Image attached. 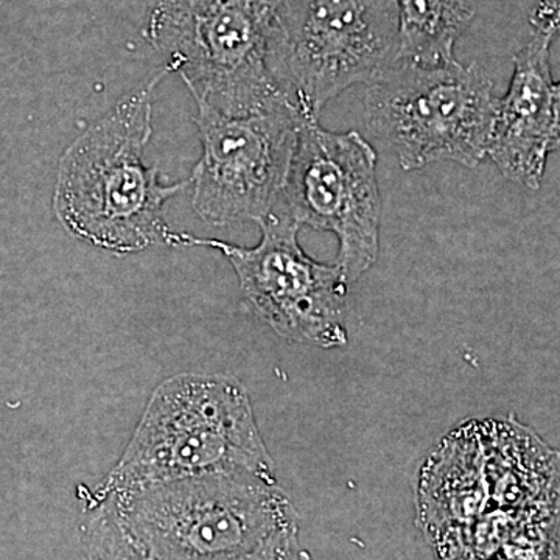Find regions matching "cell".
I'll use <instances>...</instances> for the list:
<instances>
[{"label":"cell","instance_id":"4fadbf2b","mask_svg":"<svg viewBox=\"0 0 560 560\" xmlns=\"http://www.w3.org/2000/svg\"><path fill=\"white\" fill-rule=\"evenodd\" d=\"M237 560H311V552L302 547L300 530L294 528L278 534L256 551Z\"/></svg>","mask_w":560,"mask_h":560},{"label":"cell","instance_id":"277c9868","mask_svg":"<svg viewBox=\"0 0 560 560\" xmlns=\"http://www.w3.org/2000/svg\"><path fill=\"white\" fill-rule=\"evenodd\" d=\"M283 0H154L143 36L197 105L246 114L287 102L268 70Z\"/></svg>","mask_w":560,"mask_h":560},{"label":"cell","instance_id":"7c38bea8","mask_svg":"<svg viewBox=\"0 0 560 560\" xmlns=\"http://www.w3.org/2000/svg\"><path fill=\"white\" fill-rule=\"evenodd\" d=\"M83 547L86 560H156L124 525L109 500L86 501Z\"/></svg>","mask_w":560,"mask_h":560},{"label":"cell","instance_id":"5bb4252c","mask_svg":"<svg viewBox=\"0 0 560 560\" xmlns=\"http://www.w3.org/2000/svg\"><path fill=\"white\" fill-rule=\"evenodd\" d=\"M560 0H536L530 24L534 31L558 33Z\"/></svg>","mask_w":560,"mask_h":560},{"label":"cell","instance_id":"8fae6325","mask_svg":"<svg viewBox=\"0 0 560 560\" xmlns=\"http://www.w3.org/2000/svg\"><path fill=\"white\" fill-rule=\"evenodd\" d=\"M397 61L441 66L455 61L456 40L469 27L477 0H396Z\"/></svg>","mask_w":560,"mask_h":560},{"label":"cell","instance_id":"ba28073f","mask_svg":"<svg viewBox=\"0 0 560 560\" xmlns=\"http://www.w3.org/2000/svg\"><path fill=\"white\" fill-rule=\"evenodd\" d=\"M377 151L359 131L335 132L302 121L280 208L300 226L338 238L337 265L349 285L381 253Z\"/></svg>","mask_w":560,"mask_h":560},{"label":"cell","instance_id":"9c48e42d","mask_svg":"<svg viewBox=\"0 0 560 560\" xmlns=\"http://www.w3.org/2000/svg\"><path fill=\"white\" fill-rule=\"evenodd\" d=\"M197 106L201 156L187 179L195 213L215 228L259 223L282 205L304 120L287 102L246 114Z\"/></svg>","mask_w":560,"mask_h":560},{"label":"cell","instance_id":"6da1fadb","mask_svg":"<svg viewBox=\"0 0 560 560\" xmlns=\"http://www.w3.org/2000/svg\"><path fill=\"white\" fill-rule=\"evenodd\" d=\"M171 73L167 66L154 72L62 151L51 208L80 242L114 254L180 246L164 208L189 184L162 183L160 171L145 165L154 92Z\"/></svg>","mask_w":560,"mask_h":560},{"label":"cell","instance_id":"30bf717a","mask_svg":"<svg viewBox=\"0 0 560 560\" xmlns=\"http://www.w3.org/2000/svg\"><path fill=\"white\" fill-rule=\"evenodd\" d=\"M555 33L534 31L514 57L510 90L500 98L488 154L504 178L540 189L548 158L559 149V84L552 79Z\"/></svg>","mask_w":560,"mask_h":560},{"label":"cell","instance_id":"52a82bcc","mask_svg":"<svg viewBox=\"0 0 560 560\" xmlns=\"http://www.w3.org/2000/svg\"><path fill=\"white\" fill-rule=\"evenodd\" d=\"M253 248L180 232V246L220 250L234 268L243 298L283 340L323 349L345 348L348 287L337 265L319 264L301 248V226L282 208L260 220Z\"/></svg>","mask_w":560,"mask_h":560},{"label":"cell","instance_id":"7a4b0ae2","mask_svg":"<svg viewBox=\"0 0 560 560\" xmlns=\"http://www.w3.org/2000/svg\"><path fill=\"white\" fill-rule=\"evenodd\" d=\"M217 471L276 477L245 386L232 375L179 374L158 386L119 463L84 501Z\"/></svg>","mask_w":560,"mask_h":560},{"label":"cell","instance_id":"8992f818","mask_svg":"<svg viewBox=\"0 0 560 560\" xmlns=\"http://www.w3.org/2000/svg\"><path fill=\"white\" fill-rule=\"evenodd\" d=\"M366 86L368 127L394 151L404 171L436 162L475 168L488 158L500 98L477 62L396 60Z\"/></svg>","mask_w":560,"mask_h":560},{"label":"cell","instance_id":"5b68a950","mask_svg":"<svg viewBox=\"0 0 560 560\" xmlns=\"http://www.w3.org/2000/svg\"><path fill=\"white\" fill-rule=\"evenodd\" d=\"M399 51L396 0H283L268 70L304 121L355 84H370Z\"/></svg>","mask_w":560,"mask_h":560},{"label":"cell","instance_id":"3957f363","mask_svg":"<svg viewBox=\"0 0 560 560\" xmlns=\"http://www.w3.org/2000/svg\"><path fill=\"white\" fill-rule=\"evenodd\" d=\"M103 500L156 560H237L300 522L276 477L250 471L154 482Z\"/></svg>","mask_w":560,"mask_h":560}]
</instances>
